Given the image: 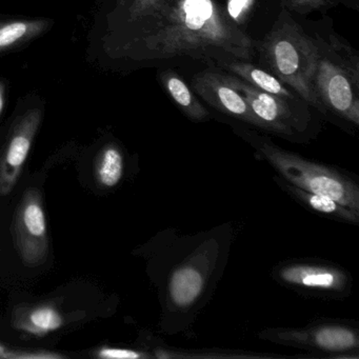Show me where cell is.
I'll use <instances>...</instances> for the list:
<instances>
[{"mask_svg":"<svg viewBox=\"0 0 359 359\" xmlns=\"http://www.w3.org/2000/svg\"><path fill=\"white\" fill-rule=\"evenodd\" d=\"M283 5L287 11L296 12L302 15L327 10L331 7L327 0H283Z\"/></svg>","mask_w":359,"mask_h":359,"instance_id":"obj_16","label":"cell"},{"mask_svg":"<svg viewBox=\"0 0 359 359\" xmlns=\"http://www.w3.org/2000/svg\"><path fill=\"white\" fill-rule=\"evenodd\" d=\"M161 85L180 112L194 123H205L211 119L209 111L203 106L184 79L173 70H163L159 74Z\"/></svg>","mask_w":359,"mask_h":359,"instance_id":"obj_13","label":"cell"},{"mask_svg":"<svg viewBox=\"0 0 359 359\" xmlns=\"http://www.w3.org/2000/svg\"><path fill=\"white\" fill-rule=\"evenodd\" d=\"M125 173L123 153L114 146L104 148L95 161V175L104 188H115L121 182Z\"/></svg>","mask_w":359,"mask_h":359,"instance_id":"obj_15","label":"cell"},{"mask_svg":"<svg viewBox=\"0 0 359 359\" xmlns=\"http://www.w3.org/2000/svg\"><path fill=\"white\" fill-rule=\"evenodd\" d=\"M27 32V26L20 22L9 25L5 28L0 29V47L11 45L14 41L22 39Z\"/></svg>","mask_w":359,"mask_h":359,"instance_id":"obj_18","label":"cell"},{"mask_svg":"<svg viewBox=\"0 0 359 359\" xmlns=\"http://www.w3.org/2000/svg\"><path fill=\"white\" fill-rule=\"evenodd\" d=\"M257 336L279 346L314 353L311 357L359 358V327L352 320L318 319L300 327H266Z\"/></svg>","mask_w":359,"mask_h":359,"instance_id":"obj_6","label":"cell"},{"mask_svg":"<svg viewBox=\"0 0 359 359\" xmlns=\"http://www.w3.org/2000/svg\"><path fill=\"white\" fill-rule=\"evenodd\" d=\"M272 277L283 287L310 297L341 300L352 293V275L323 260H285L273 268Z\"/></svg>","mask_w":359,"mask_h":359,"instance_id":"obj_8","label":"cell"},{"mask_svg":"<svg viewBox=\"0 0 359 359\" xmlns=\"http://www.w3.org/2000/svg\"><path fill=\"white\" fill-rule=\"evenodd\" d=\"M16 249L25 266L36 268L49 256V235L39 190L28 189L18 205L13 219Z\"/></svg>","mask_w":359,"mask_h":359,"instance_id":"obj_9","label":"cell"},{"mask_svg":"<svg viewBox=\"0 0 359 359\" xmlns=\"http://www.w3.org/2000/svg\"><path fill=\"white\" fill-rule=\"evenodd\" d=\"M274 182L293 201L306 209L318 214L319 216L332 220H337V222H346V224H354V226L359 224L358 213H355L354 211L344 207L338 201H334L331 197L297 188L277 174L274 176Z\"/></svg>","mask_w":359,"mask_h":359,"instance_id":"obj_12","label":"cell"},{"mask_svg":"<svg viewBox=\"0 0 359 359\" xmlns=\"http://www.w3.org/2000/svg\"><path fill=\"white\" fill-rule=\"evenodd\" d=\"M233 131L250 144L255 156L266 161L277 175L297 188L325 195L359 214V186L344 170L304 158L277 146L270 137L245 127Z\"/></svg>","mask_w":359,"mask_h":359,"instance_id":"obj_4","label":"cell"},{"mask_svg":"<svg viewBox=\"0 0 359 359\" xmlns=\"http://www.w3.org/2000/svg\"><path fill=\"white\" fill-rule=\"evenodd\" d=\"M214 68L219 69V70L224 71L229 74L234 75V76L245 81V83L253 86L256 89L277 96L285 102H289L295 108L309 111V107L310 106L293 90L290 89L283 81H279L276 76L271 74L270 72L264 70L262 67H257L252 64V62L228 60V62H217Z\"/></svg>","mask_w":359,"mask_h":359,"instance_id":"obj_11","label":"cell"},{"mask_svg":"<svg viewBox=\"0 0 359 359\" xmlns=\"http://www.w3.org/2000/svg\"><path fill=\"white\" fill-rule=\"evenodd\" d=\"M257 52L262 69L327 116L313 87L319 53L316 39L309 36L287 9L280 12L266 37L258 41Z\"/></svg>","mask_w":359,"mask_h":359,"instance_id":"obj_3","label":"cell"},{"mask_svg":"<svg viewBox=\"0 0 359 359\" xmlns=\"http://www.w3.org/2000/svg\"><path fill=\"white\" fill-rule=\"evenodd\" d=\"M64 321V316L53 306H27L14 311L12 325L32 335H46L60 329Z\"/></svg>","mask_w":359,"mask_h":359,"instance_id":"obj_14","label":"cell"},{"mask_svg":"<svg viewBox=\"0 0 359 359\" xmlns=\"http://www.w3.org/2000/svg\"><path fill=\"white\" fill-rule=\"evenodd\" d=\"M165 1V0H133V5L131 8L132 20L135 22V20L148 15Z\"/></svg>","mask_w":359,"mask_h":359,"instance_id":"obj_19","label":"cell"},{"mask_svg":"<svg viewBox=\"0 0 359 359\" xmlns=\"http://www.w3.org/2000/svg\"><path fill=\"white\" fill-rule=\"evenodd\" d=\"M98 357L106 359H138L152 357L149 353L140 352L131 348H104L97 353Z\"/></svg>","mask_w":359,"mask_h":359,"instance_id":"obj_17","label":"cell"},{"mask_svg":"<svg viewBox=\"0 0 359 359\" xmlns=\"http://www.w3.org/2000/svg\"><path fill=\"white\" fill-rule=\"evenodd\" d=\"M191 87L201 100L216 110L264 131L262 123L253 114L245 98L224 81L219 69L209 67L197 73L191 81Z\"/></svg>","mask_w":359,"mask_h":359,"instance_id":"obj_10","label":"cell"},{"mask_svg":"<svg viewBox=\"0 0 359 359\" xmlns=\"http://www.w3.org/2000/svg\"><path fill=\"white\" fill-rule=\"evenodd\" d=\"M234 233L231 224L197 234L161 232L157 285L163 333L177 335L192 327L226 269Z\"/></svg>","mask_w":359,"mask_h":359,"instance_id":"obj_2","label":"cell"},{"mask_svg":"<svg viewBox=\"0 0 359 359\" xmlns=\"http://www.w3.org/2000/svg\"><path fill=\"white\" fill-rule=\"evenodd\" d=\"M318 62L313 87L327 117L358 128L359 58L352 47L331 35L327 41L316 37Z\"/></svg>","mask_w":359,"mask_h":359,"instance_id":"obj_5","label":"cell"},{"mask_svg":"<svg viewBox=\"0 0 359 359\" xmlns=\"http://www.w3.org/2000/svg\"><path fill=\"white\" fill-rule=\"evenodd\" d=\"M134 56L142 60L190 57L209 67L228 60L252 62L258 43L226 13L218 0H165L135 20Z\"/></svg>","mask_w":359,"mask_h":359,"instance_id":"obj_1","label":"cell"},{"mask_svg":"<svg viewBox=\"0 0 359 359\" xmlns=\"http://www.w3.org/2000/svg\"><path fill=\"white\" fill-rule=\"evenodd\" d=\"M222 71V70H220ZM222 77L243 95L264 131L290 142H308L316 130L312 128L310 111L300 110L272 94L256 89L234 75L222 71Z\"/></svg>","mask_w":359,"mask_h":359,"instance_id":"obj_7","label":"cell"}]
</instances>
